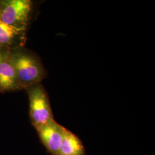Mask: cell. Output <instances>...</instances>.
<instances>
[{"label":"cell","mask_w":155,"mask_h":155,"mask_svg":"<svg viewBox=\"0 0 155 155\" xmlns=\"http://www.w3.org/2000/svg\"><path fill=\"white\" fill-rule=\"evenodd\" d=\"M29 101V117L35 129L54 119L50 100L45 88L35 84L27 89Z\"/></svg>","instance_id":"obj_2"},{"label":"cell","mask_w":155,"mask_h":155,"mask_svg":"<svg viewBox=\"0 0 155 155\" xmlns=\"http://www.w3.org/2000/svg\"><path fill=\"white\" fill-rule=\"evenodd\" d=\"M64 127L54 119L36 129L39 139L47 152L51 155H57L61 147Z\"/></svg>","instance_id":"obj_4"},{"label":"cell","mask_w":155,"mask_h":155,"mask_svg":"<svg viewBox=\"0 0 155 155\" xmlns=\"http://www.w3.org/2000/svg\"><path fill=\"white\" fill-rule=\"evenodd\" d=\"M2 52L1 51V50L0 49V61H1V57H2Z\"/></svg>","instance_id":"obj_8"},{"label":"cell","mask_w":155,"mask_h":155,"mask_svg":"<svg viewBox=\"0 0 155 155\" xmlns=\"http://www.w3.org/2000/svg\"><path fill=\"white\" fill-rule=\"evenodd\" d=\"M19 89L15 68L10 59V52H3L0 61V91Z\"/></svg>","instance_id":"obj_5"},{"label":"cell","mask_w":155,"mask_h":155,"mask_svg":"<svg viewBox=\"0 0 155 155\" xmlns=\"http://www.w3.org/2000/svg\"><path fill=\"white\" fill-rule=\"evenodd\" d=\"M85 148L81 139L66 127L61 147L57 155H85Z\"/></svg>","instance_id":"obj_6"},{"label":"cell","mask_w":155,"mask_h":155,"mask_svg":"<svg viewBox=\"0 0 155 155\" xmlns=\"http://www.w3.org/2000/svg\"><path fill=\"white\" fill-rule=\"evenodd\" d=\"M24 31L0 21V47L12 45L24 35Z\"/></svg>","instance_id":"obj_7"},{"label":"cell","mask_w":155,"mask_h":155,"mask_svg":"<svg viewBox=\"0 0 155 155\" xmlns=\"http://www.w3.org/2000/svg\"><path fill=\"white\" fill-rule=\"evenodd\" d=\"M32 2L30 0L0 2V21L25 32L28 26Z\"/></svg>","instance_id":"obj_3"},{"label":"cell","mask_w":155,"mask_h":155,"mask_svg":"<svg viewBox=\"0 0 155 155\" xmlns=\"http://www.w3.org/2000/svg\"><path fill=\"white\" fill-rule=\"evenodd\" d=\"M10 59L15 70L19 89H27L40 83L45 77L42 64L31 53L24 51L10 52Z\"/></svg>","instance_id":"obj_1"}]
</instances>
